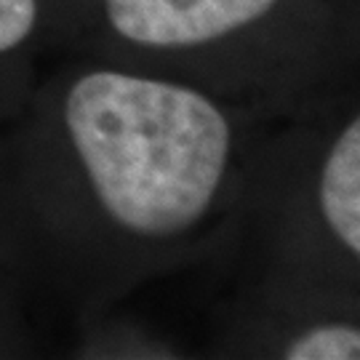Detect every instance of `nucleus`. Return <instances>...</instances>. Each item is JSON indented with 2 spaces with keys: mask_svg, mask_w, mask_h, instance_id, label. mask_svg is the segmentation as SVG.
I'll list each match as a JSON object with an SVG mask.
<instances>
[{
  "mask_svg": "<svg viewBox=\"0 0 360 360\" xmlns=\"http://www.w3.org/2000/svg\"><path fill=\"white\" fill-rule=\"evenodd\" d=\"M67 126L107 211L144 235L203 217L230 153L227 120L206 96L123 72L77 80Z\"/></svg>",
  "mask_w": 360,
  "mask_h": 360,
  "instance_id": "nucleus-1",
  "label": "nucleus"
},
{
  "mask_svg": "<svg viewBox=\"0 0 360 360\" xmlns=\"http://www.w3.org/2000/svg\"><path fill=\"white\" fill-rule=\"evenodd\" d=\"M275 0H107L123 38L144 46H195L259 19Z\"/></svg>",
  "mask_w": 360,
  "mask_h": 360,
  "instance_id": "nucleus-2",
  "label": "nucleus"
},
{
  "mask_svg": "<svg viewBox=\"0 0 360 360\" xmlns=\"http://www.w3.org/2000/svg\"><path fill=\"white\" fill-rule=\"evenodd\" d=\"M321 206L328 224L345 243L360 251V123L339 136L326 160L321 184Z\"/></svg>",
  "mask_w": 360,
  "mask_h": 360,
  "instance_id": "nucleus-3",
  "label": "nucleus"
},
{
  "mask_svg": "<svg viewBox=\"0 0 360 360\" xmlns=\"http://www.w3.org/2000/svg\"><path fill=\"white\" fill-rule=\"evenodd\" d=\"M360 358V334L349 326L315 328L296 339L288 349V360H347Z\"/></svg>",
  "mask_w": 360,
  "mask_h": 360,
  "instance_id": "nucleus-4",
  "label": "nucleus"
},
{
  "mask_svg": "<svg viewBox=\"0 0 360 360\" xmlns=\"http://www.w3.org/2000/svg\"><path fill=\"white\" fill-rule=\"evenodd\" d=\"M35 25V0H0V51L19 46Z\"/></svg>",
  "mask_w": 360,
  "mask_h": 360,
  "instance_id": "nucleus-5",
  "label": "nucleus"
}]
</instances>
